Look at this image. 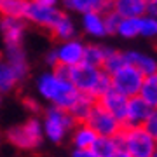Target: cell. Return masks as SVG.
I'll return each mask as SVG.
<instances>
[{
  "mask_svg": "<svg viewBox=\"0 0 157 157\" xmlns=\"http://www.w3.org/2000/svg\"><path fill=\"white\" fill-rule=\"evenodd\" d=\"M23 80L17 72L6 61V59H0V93L6 94H12L19 89V86L23 84Z\"/></svg>",
  "mask_w": 157,
  "mask_h": 157,
  "instance_id": "19",
  "label": "cell"
},
{
  "mask_svg": "<svg viewBox=\"0 0 157 157\" xmlns=\"http://www.w3.org/2000/svg\"><path fill=\"white\" fill-rule=\"evenodd\" d=\"M140 37L157 39V17H152L148 14L140 17Z\"/></svg>",
  "mask_w": 157,
  "mask_h": 157,
  "instance_id": "28",
  "label": "cell"
},
{
  "mask_svg": "<svg viewBox=\"0 0 157 157\" xmlns=\"http://www.w3.org/2000/svg\"><path fill=\"white\" fill-rule=\"evenodd\" d=\"M72 157H98L93 148H73Z\"/></svg>",
  "mask_w": 157,
  "mask_h": 157,
  "instance_id": "33",
  "label": "cell"
},
{
  "mask_svg": "<svg viewBox=\"0 0 157 157\" xmlns=\"http://www.w3.org/2000/svg\"><path fill=\"white\" fill-rule=\"evenodd\" d=\"M47 33L56 40L58 44H59V42H67V40H72L78 35V25H77V21L73 19L72 14L61 11V14L58 16L56 23L52 25V28H51Z\"/></svg>",
  "mask_w": 157,
  "mask_h": 157,
  "instance_id": "14",
  "label": "cell"
},
{
  "mask_svg": "<svg viewBox=\"0 0 157 157\" xmlns=\"http://www.w3.org/2000/svg\"><path fill=\"white\" fill-rule=\"evenodd\" d=\"M122 17L115 14V12L110 9L103 14V21H105V30H107V37L108 35H117V28H119V23H121Z\"/></svg>",
  "mask_w": 157,
  "mask_h": 157,
  "instance_id": "29",
  "label": "cell"
},
{
  "mask_svg": "<svg viewBox=\"0 0 157 157\" xmlns=\"http://www.w3.org/2000/svg\"><path fill=\"white\" fill-rule=\"evenodd\" d=\"M154 157H155V155H154Z\"/></svg>",
  "mask_w": 157,
  "mask_h": 157,
  "instance_id": "41",
  "label": "cell"
},
{
  "mask_svg": "<svg viewBox=\"0 0 157 157\" xmlns=\"http://www.w3.org/2000/svg\"><path fill=\"white\" fill-rule=\"evenodd\" d=\"M155 157H157V143H155Z\"/></svg>",
  "mask_w": 157,
  "mask_h": 157,
  "instance_id": "40",
  "label": "cell"
},
{
  "mask_svg": "<svg viewBox=\"0 0 157 157\" xmlns=\"http://www.w3.org/2000/svg\"><path fill=\"white\" fill-rule=\"evenodd\" d=\"M141 82H143V75L135 67H131L128 63L110 75V86H112V89L117 91L119 94H122L128 100L138 96Z\"/></svg>",
  "mask_w": 157,
  "mask_h": 157,
  "instance_id": "6",
  "label": "cell"
},
{
  "mask_svg": "<svg viewBox=\"0 0 157 157\" xmlns=\"http://www.w3.org/2000/svg\"><path fill=\"white\" fill-rule=\"evenodd\" d=\"M2 145H4V131L0 129V148H2Z\"/></svg>",
  "mask_w": 157,
  "mask_h": 157,
  "instance_id": "37",
  "label": "cell"
},
{
  "mask_svg": "<svg viewBox=\"0 0 157 157\" xmlns=\"http://www.w3.org/2000/svg\"><path fill=\"white\" fill-rule=\"evenodd\" d=\"M35 93L47 107H56L67 112L80 96V93L68 80L67 68L61 67L39 73L35 78Z\"/></svg>",
  "mask_w": 157,
  "mask_h": 157,
  "instance_id": "1",
  "label": "cell"
},
{
  "mask_svg": "<svg viewBox=\"0 0 157 157\" xmlns=\"http://www.w3.org/2000/svg\"><path fill=\"white\" fill-rule=\"evenodd\" d=\"M2 103H4V94L0 93V107H2Z\"/></svg>",
  "mask_w": 157,
  "mask_h": 157,
  "instance_id": "38",
  "label": "cell"
},
{
  "mask_svg": "<svg viewBox=\"0 0 157 157\" xmlns=\"http://www.w3.org/2000/svg\"><path fill=\"white\" fill-rule=\"evenodd\" d=\"M4 141L19 152H35L44 143L42 122L39 115H30L23 122L14 124L4 131Z\"/></svg>",
  "mask_w": 157,
  "mask_h": 157,
  "instance_id": "3",
  "label": "cell"
},
{
  "mask_svg": "<svg viewBox=\"0 0 157 157\" xmlns=\"http://www.w3.org/2000/svg\"><path fill=\"white\" fill-rule=\"evenodd\" d=\"M28 0H0V17H23Z\"/></svg>",
  "mask_w": 157,
  "mask_h": 157,
  "instance_id": "25",
  "label": "cell"
},
{
  "mask_svg": "<svg viewBox=\"0 0 157 157\" xmlns=\"http://www.w3.org/2000/svg\"><path fill=\"white\" fill-rule=\"evenodd\" d=\"M152 108L141 100L140 96L129 98L128 105H126V112H124L122 119V128H140L147 121V117L150 115Z\"/></svg>",
  "mask_w": 157,
  "mask_h": 157,
  "instance_id": "12",
  "label": "cell"
},
{
  "mask_svg": "<svg viewBox=\"0 0 157 157\" xmlns=\"http://www.w3.org/2000/svg\"><path fill=\"white\" fill-rule=\"evenodd\" d=\"M80 30L82 33L91 37L94 40L105 39L107 37V30H105V21H103V14L101 12H87L80 16Z\"/></svg>",
  "mask_w": 157,
  "mask_h": 157,
  "instance_id": "15",
  "label": "cell"
},
{
  "mask_svg": "<svg viewBox=\"0 0 157 157\" xmlns=\"http://www.w3.org/2000/svg\"><path fill=\"white\" fill-rule=\"evenodd\" d=\"M94 154L98 157H110L113 155L115 152L121 148V143H119V136H98V140L94 141V145L91 147Z\"/></svg>",
  "mask_w": 157,
  "mask_h": 157,
  "instance_id": "24",
  "label": "cell"
},
{
  "mask_svg": "<svg viewBox=\"0 0 157 157\" xmlns=\"http://www.w3.org/2000/svg\"><path fill=\"white\" fill-rule=\"evenodd\" d=\"M2 59H6L14 70L17 72V75L26 80L32 70L30 65L28 52L25 49V45H16V47H2Z\"/></svg>",
  "mask_w": 157,
  "mask_h": 157,
  "instance_id": "13",
  "label": "cell"
},
{
  "mask_svg": "<svg viewBox=\"0 0 157 157\" xmlns=\"http://www.w3.org/2000/svg\"><path fill=\"white\" fill-rule=\"evenodd\" d=\"M119 143L129 157H154L157 141L147 133L143 126L140 128H122L119 133Z\"/></svg>",
  "mask_w": 157,
  "mask_h": 157,
  "instance_id": "5",
  "label": "cell"
},
{
  "mask_svg": "<svg viewBox=\"0 0 157 157\" xmlns=\"http://www.w3.org/2000/svg\"><path fill=\"white\" fill-rule=\"evenodd\" d=\"M59 14H61V7H42L28 0V6H26L23 19L26 21L28 26H35L39 30L49 32L52 28V25L56 23Z\"/></svg>",
  "mask_w": 157,
  "mask_h": 157,
  "instance_id": "8",
  "label": "cell"
},
{
  "mask_svg": "<svg viewBox=\"0 0 157 157\" xmlns=\"http://www.w3.org/2000/svg\"><path fill=\"white\" fill-rule=\"evenodd\" d=\"M0 59H2V47H0Z\"/></svg>",
  "mask_w": 157,
  "mask_h": 157,
  "instance_id": "39",
  "label": "cell"
},
{
  "mask_svg": "<svg viewBox=\"0 0 157 157\" xmlns=\"http://www.w3.org/2000/svg\"><path fill=\"white\" fill-rule=\"evenodd\" d=\"M117 35L126 40L140 37V17H122L119 23Z\"/></svg>",
  "mask_w": 157,
  "mask_h": 157,
  "instance_id": "26",
  "label": "cell"
},
{
  "mask_svg": "<svg viewBox=\"0 0 157 157\" xmlns=\"http://www.w3.org/2000/svg\"><path fill=\"white\" fill-rule=\"evenodd\" d=\"M94 105H96V100H93L91 96L80 94L77 98V101L70 107L68 113L73 117L75 122H86V119H87V115L91 113V110H93Z\"/></svg>",
  "mask_w": 157,
  "mask_h": 157,
  "instance_id": "23",
  "label": "cell"
},
{
  "mask_svg": "<svg viewBox=\"0 0 157 157\" xmlns=\"http://www.w3.org/2000/svg\"><path fill=\"white\" fill-rule=\"evenodd\" d=\"M143 129H145L147 133H148V135L157 141V108H155V110H152L150 115L147 117L145 124H143Z\"/></svg>",
  "mask_w": 157,
  "mask_h": 157,
  "instance_id": "31",
  "label": "cell"
},
{
  "mask_svg": "<svg viewBox=\"0 0 157 157\" xmlns=\"http://www.w3.org/2000/svg\"><path fill=\"white\" fill-rule=\"evenodd\" d=\"M23 107L30 112V115H39V113H42V110H44L42 101H40L37 96H25V98H23Z\"/></svg>",
  "mask_w": 157,
  "mask_h": 157,
  "instance_id": "30",
  "label": "cell"
},
{
  "mask_svg": "<svg viewBox=\"0 0 157 157\" xmlns=\"http://www.w3.org/2000/svg\"><path fill=\"white\" fill-rule=\"evenodd\" d=\"M98 105L103 107L108 113H112L113 117L117 119V121H121V124H122L126 105H128V98H124L122 94H119L117 91L110 89L98 100Z\"/></svg>",
  "mask_w": 157,
  "mask_h": 157,
  "instance_id": "17",
  "label": "cell"
},
{
  "mask_svg": "<svg viewBox=\"0 0 157 157\" xmlns=\"http://www.w3.org/2000/svg\"><path fill=\"white\" fill-rule=\"evenodd\" d=\"M70 140L73 148H91L98 140V135L86 122H77L70 133Z\"/></svg>",
  "mask_w": 157,
  "mask_h": 157,
  "instance_id": "20",
  "label": "cell"
},
{
  "mask_svg": "<svg viewBox=\"0 0 157 157\" xmlns=\"http://www.w3.org/2000/svg\"><path fill=\"white\" fill-rule=\"evenodd\" d=\"M84 49H86V42L82 39H78V37L67 40V42H59L58 45H54L58 67L73 68L77 65H80V63H84Z\"/></svg>",
  "mask_w": 157,
  "mask_h": 157,
  "instance_id": "9",
  "label": "cell"
},
{
  "mask_svg": "<svg viewBox=\"0 0 157 157\" xmlns=\"http://www.w3.org/2000/svg\"><path fill=\"white\" fill-rule=\"evenodd\" d=\"M147 14H148V16H152V17H157V0H148Z\"/></svg>",
  "mask_w": 157,
  "mask_h": 157,
  "instance_id": "35",
  "label": "cell"
},
{
  "mask_svg": "<svg viewBox=\"0 0 157 157\" xmlns=\"http://www.w3.org/2000/svg\"><path fill=\"white\" fill-rule=\"evenodd\" d=\"M148 0H112V11L121 17H141L147 14Z\"/></svg>",
  "mask_w": 157,
  "mask_h": 157,
  "instance_id": "18",
  "label": "cell"
},
{
  "mask_svg": "<svg viewBox=\"0 0 157 157\" xmlns=\"http://www.w3.org/2000/svg\"><path fill=\"white\" fill-rule=\"evenodd\" d=\"M138 96L145 101L152 110H155L157 108V73H152V75L143 77V82H141Z\"/></svg>",
  "mask_w": 157,
  "mask_h": 157,
  "instance_id": "22",
  "label": "cell"
},
{
  "mask_svg": "<svg viewBox=\"0 0 157 157\" xmlns=\"http://www.w3.org/2000/svg\"><path fill=\"white\" fill-rule=\"evenodd\" d=\"M28 25L23 17H0V39L4 47L25 45Z\"/></svg>",
  "mask_w": 157,
  "mask_h": 157,
  "instance_id": "10",
  "label": "cell"
},
{
  "mask_svg": "<svg viewBox=\"0 0 157 157\" xmlns=\"http://www.w3.org/2000/svg\"><path fill=\"white\" fill-rule=\"evenodd\" d=\"M40 122H42V133H44V140L49 143H63L70 136L72 129L75 128V121L67 110L56 107H44L40 113Z\"/></svg>",
  "mask_w": 157,
  "mask_h": 157,
  "instance_id": "4",
  "label": "cell"
},
{
  "mask_svg": "<svg viewBox=\"0 0 157 157\" xmlns=\"http://www.w3.org/2000/svg\"><path fill=\"white\" fill-rule=\"evenodd\" d=\"M30 2L42 7H59V0H30Z\"/></svg>",
  "mask_w": 157,
  "mask_h": 157,
  "instance_id": "34",
  "label": "cell"
},
{
  "mask_svg": "<svg viewBox=\"0 0 157 157\" xmlns=\"http://www.w3.org/2000/svg\"><path fill=\"white\" fill-rule=\"evenodd\" d=\"M44 63L49 67V70H52V68L58 67V59H56V52H54V47L52 49H49L47 52L44 54Z\"/></svg>",
  "mask_w": 157,
  "mask_h": 157,
  "instance_id": "32",
  "label": "cell"
},
{
  "mask_svg": "<svg viewBox=\"0 0 157 157\" xmlns=\"http://www.w3.org/2000/svg\"><path fill=\"white\" fill-rule=\"evenodd\" d=\"M124 59H126L128 65L135 67L143 77L157 73V59L145 54V52H140V51H135V49L124 51Z\"/></svg>",
  "mask_w": 157,
  "mask_h": 157,
  "instance_id": "16",
  "label": "cell"
},
{
  "mask_svg": "<svg viewBox=\"0 0 157 157\" xmlns=\"http://www.w3.org/2000/svg\"><path fill=\"white\" fill-rule=\"evenodd\" d=\"M110 157H129V155H128V154H126V152L122 150V148H119V150L115 152L113 155H110Z\"/></svg>",
  "mask_w": 157,
  "mask_h": 157,
  "instance_id": "36",
  "label": "cell"
},
{
  "mask_svg": "<svg viewBox=\"0 0 157 157\" xmlns=\"http://www.w3.org/2000/svg\"><path fill=\"white\" fill-rule=\"evenodd\" d=\"M67 77L80 94L91 96L96 101L107 91L112 89L110 75L105 73L101 68L91 67V65H86V63H80L73 68H67Z\"/></svg>",
  "mask_w": 157,
  "mask_h": 157,
  "instance_id": "2",
  "label": "cell"
},
{
  "mask_svg": "<svg viewBox=\"0 0 157 157\" xmlns=\"http://www.w3.org/2000/svg\"><path fill=\"white\" fill-rule=\"evenodd\" d=\"M86 124L98 136H108V138H112V136H119V133L122 131L121 121H117L112 113H108L103 107H100L98 101H96V105L93 107L91 113L86 119Z\"/></svg>",
  "mask_w": 157,
  "mask_h": 157,
  "instance_id": "7",
  "label": "cell"
},
{
  "mask_svg": "<svg viewBox=\"0 0 157 157\" xmlns=\"http://www.w3.org/2000/svg\"><path fill=\"white\" fill-rule=\"evenodd\" d=\"M108 49H110L108 45H103V44H100V42H89V44H86L84 63L86 65H91V67L101 68L105 58H107Z\"/></svg>",
  "mask_w": 157,
  "mask_h": 157,
  "instance_id": "21",
  "label": "cell"
},
{
  "mask_svg": "<svg viewBox=\"0 0 157 157\" xmlns=\"http://www.w3.org/2000/svg\"><path fill=\"white\" fill-rule=\"evenodd\" d=\"M61 11L68 14H87V12H101L105 14L112 9V0H59Z\"/></svg>",
  "mask_w": 157,
  "mask_h": 157,
  "instance_id": "11",
  "label": "cell"
},
{
  "mask_svg": "<svg viewBox=\"0 0 157 157\" xmlns=\"http://www.w3.org/2000/svg\"><path fill=\"white\" fill-rule=\"evenodd\" d=\"M126 65V59H124V51H117L110 47L107 52V58H105V61H103V67L101 70L108 75H112L113 72H117L119 68H122Z\"/></svg>",
  "mask_w": 157,
  "mask_h": 157,
  "instance_id": "27",
  "label": "cell"
}]
</instances>
